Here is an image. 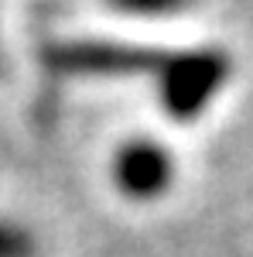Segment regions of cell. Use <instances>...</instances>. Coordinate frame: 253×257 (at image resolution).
<instances>
[{
	"label": "cell",
	"mask_w": 253,
	"mask_h": 257,
	"mask_svg": "<svg viewBox=\"0 0 253 257\" xmlns=\"http://www.w3.org/2000/svg\"><path fill=\"white\" fill-rule=\"evenodd\" d=\"M31 254H35V240L21 226L0 223V257H31Z\"/></svg>",
	"instance_id": "cell-4"
},
{
	"label": "cell",
	"mask_w": 253,
	"mask_h": 257,
	"mask_svg": "<svg viewBox=\"0 0 253 257\" xmlns=\"http://www.w3.org/2000/svg\"><path fill=\"white\" fill-rule=\"evenodd\" d=\"M62 62L69 69H140V65H154L157 59L120 45H72L62 52Z\"/></svg>",
	"instance_id": "cell-3"
},
{
	"label": "cell",
	"mask_w": 253,
	"mask_h": 257,
	"mask_svg": "<svg viewBox=\"0 0 253 257\" xmlns=\"http://www.w3.org/2000/svg\"><path fill=\"white\" fill-rule=\"evenodd\" d=\"M110 4L130 14H175L181 7H188V0H110Z\"/></svg>",
	"instance_id": "cell-5"
},
{
	"label": "cell",
	"mask_w": 253,
	"mask_h": 257,
	"mask_svg": "<svg viewBox=\"0 0 253 257\" xmlns=\"http://www.w3.org/2000/svg\"><path fill=\"white\" fill-rule=\"evenodd\" d=\"M171 175H175L171 155L157 141H130L127 148H120L117 161H113V178H117L120 192H127L130 199L161 196Z\"/></svg>",
	"instance_id": "cell-2"
},
{
	"label": "cell",
	"mask_w": 253,
	"mask_h": 257,
	"mask_svg": "<svg viewBox=\"0 0 253 257\" xmlns=\"http://www.w3.org/2000/svg\"><path fill=\"white\" fill-rule=\"evenodd\" d=\"M226 72H229V62L219 52H192V55L168 59L161 72V99L168 113L178 120L195 117L222 86Z\"/></svg>",
	"instance_id": "cell-1"
}]
</instances>
